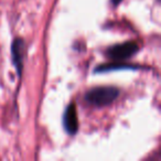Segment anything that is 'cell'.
Masks as SVG:
<instances>
[{
	"instance_id": "cell-1",
	"label": "cell",
	"mask_w": 161,
	"mask_h": 161,
	"mask_svg": "<svg viewBox=\"0 0 161 161\" xmlns=\"http://www.w3.org/2000/svg\"><path fill=\"white\" fill-rule=\"evenodd\" d=\"M119 90L114 86H101L90 90L85 94V99L96 107L110 105L118 97Z\"/></svg>"
},
{
	"instance_id": "cell-2",
	"label": "cell",
	"mask_w": 161,
	"mask_h": 161,
	"mask_svg": "<svg viewBox=\"0 0 161 161\" xmlns=\"http://www.w3.org/2000/svg\"><path fill=\"white\" fill-rule=\"evenodd\" d=\"M137 51H138V44L134 41H128L120 44L113 45L107 50L106 54L114 60H125L131 58Z\"/></svg>"
},
{
	"instance_id": "cell-3",
	"label": "cell",
	"mask_w": 161,
	"mask_h": 161,
	"mask_svg": "<svg viewBox=\"0 0 161 161\" xmlns=\"http://www.w3.org/2000/svg\"><path fill=\"white\" fill-rule=\"evenodd\" d=\"M65 130L69 135H75L78 129V118H77V110H76L75 103H71L67 106L66 110L64 113L63 118Z\"/></svg>"
},
{
	"instance_id": "cell-4",
	"label": "cell",
	"mask_w": 161,
	"mask_h": 161,
	"mask_svg": "<svg viewBox=\"0 0 161 161\" xmlns=\"http://www.w3.org/2000/svg\"><path fill=\"white\" fill-rule=\"evenodd\" d=\"M11 53L12 61H14V64L16 66L17 72H18V75L21 76L23 66V55H25V41L21 38L14 39L11 47Z\"/></svg>"
},
{
	"instance_id": "cell-5",
	"label": "cell",
	"mask_w": 161,
	"mask_h": 161,
	"mask_svg": "<svg viewBox=\"0 0 161 161\" xmlns=\"http://www.w3.org/2000/svg\"><path fill=\"white\" fill-rule=\"evenodd\" d=\"M120 1H121V0H112V3H113V5H114V6H117L119 3H120Z\"/></svg>"
}]
</instances>
